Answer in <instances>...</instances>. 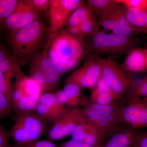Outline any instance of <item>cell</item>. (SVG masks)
<instances>
[{
  "label": "cell",
  "mask_w": 147,
  "mask_h": 147,
  "mask_svg": "<svg viewBox=\"0 0 147 147\" xmlns=\"http://www.w3.org/2000/svg\"><path fill=\"white\" fill-rule=\"evenodd\" d=\"M11 55L21 65H26L45 47L49 30L39 17L26 26L6 34Z\"/></svg>",
  "instance_id": "cell-1"
},
{
  "label": "cell",
  "mask_w": 147,
  "mask_h": 147,
  "mask_svg": "<svg viewBox=\"0 0 147 147\" xmlns=\"http://www.w3.org/2000/svg\"><path fill=\"white\" fill-rule=\"evenodd\" d=\"M126 100L125 96L108 105L92 104L89 100L83 103L81 109L84 117L99 129L108 139L126 126L121 119L122 109Z\"/></svg>",
  "instance_id": "cell-2"
},
{
  "label": "cell",
  "mask_w": 147,
  "mask_h": 147,
  "mask_svg": "<svg viewBox=\"0 0 147 147\" xmlns=\"http://www.w3.org/2000/svg\"><path fill=\"white\" fill-rule=\"evenodd\" d=\"M141 42L138 37L107 33L102 29L92 37L87 38L85 48L90 55L95 57L119 55L128 54Z\"/></svg>",
  "instance_id": "cell-3"
},
{
  "label": "cell",
  "mask_w": 147,
  "mask_h": 147,
  "mask_svg": "<svg viewBox=\"0 0 147 147\" xmlns=\"http://www.w3.org/2000/svg\"><path fill=\"white\" fill-rule=\"evenodd\" d=\"M53 35H49L42 51L30 61V77L37 82L42 94L57 89L59 85L61 75L50 59L48 50Z\"/></svg>",
  "instance_id": "cell-4"
},
{
  "label": "cell",
  "mask_w": 147,
  "mask_h": 147,
  "mask_svg": "<svg viewBox=\"0 0 147 147\" xmlns=\"http://www.w3.org/2000/svg\"><path fill=\"white\" fill-rule=\"evenodd\" d=\"M50 47L69 71L76 68L85 53L82 42L65 30L52 34Z\"/></svg>",
  "instance_id": "cell-5"
},
{
  "label": "cell",
  "mask_w": 147,
  "mask_h": 147,
  "mask_svg": "<svg viewBox=\"0 0 147 147\" xmlns=\"http://www.w3.org/2000/svg\"><path fill=\"white\" fill-rule=\"evenodd\" d=\"M102 71L101 79L115 95L118 100L127 94L134 84L124 69L118 64L109 59L100 58Z\"/></svg>",
  "instance_id": "cell-6"
},
{
  "label": "cell",
  "mask_w": 147,
  "mask_h": 147,
  "mask_svg": "<svg viewBox=\"0 0 147 147\" xmlns=\"http://www.w3.org/2000/svg\"><path fill=\"white\" fill-rule=\"evenodd\" d=\"M115 4L104 14L98 16V24L111 33L127 36H136L144 33L142 29L132 26L127 20L125 7L115 0Z\"/></svg>",
  "instance_id": "cell-7"
},
{
  "label": "cell",
  "mask_w": 147,
  "mask_h": 147,
  "mask_svg": "<svg viewBox=\"0 0 147 147\" xmlns=\"http://www.w3.org/2000/svg\"><path fill=\"white\" fill-rule=\"evenodd\" d=\"M101 71L100 58L90 55L83 65L73 71L65 82L75 83L83 90H92L101 79Z\"/></svg>",
  "instance_id": "cell-8"
},
{
  "label": "cell",
  "mask_w": 147,
  "mask_h": 147,
  "mask_svg": "<svg viewBox=\"0 0 147 147\" xmlns=\"http://www.w3.org/2000/svg\"><path fill=\"white\" fill-rule=\"evenodd\" d=\"M126 98L121 112L123 123L134 128L147 127V99L140 97Z\"/></svg>",
  "instance_id": "cell-9"
},
{
  "label": "cell",
  "mask_w": 147,
  "mask_h": 147,
  "mask_svg": "<svg viewBox=\"0 0 147 147\" xmlns=\"http://www.w3.org/2000/svg\"><path fill=\"white\" fill-rule=\"evenodd\" d=\"M84 3L82 0H50L49 35L59 31L74 11Z\"/></svg>",
  "instance_id": "cell-10"
},
{
  "label": "cell",
  "mask_w": 147,
  "mask_h": 147,
  "mask_svg": "<svg viewBox=\"0 0 147 147\" xmlns=\"http://www.w3.org/2000/svg\"><path fill=\"white\" fill-rule=\"evenodd\" d=\"M32 0H19L13 13L3 24L5 34L26 26L38 18Z\"/></svg>",
  "instance_id": "cell-11"
},
{
  "label": "cell",
  "mask_w": 147,
  "mask_h": 147,
  "mask_svg": "<svg viewBox=\"0 0 147 147\" xmlns=\"http://www.w3.org/2000/svg\"><path fill=\"white\" fill-rule=\"evenodd\" d=\"M84 118L81 108H69L53 124L48 132V139L57 141L71 135L76 125Z\"/></svg>",
  "instance_id": "cell-12"
},
{
  "label": "cell",
  "mask_w": 147,
  "mask_h": 147,
  "mask_svg": "<svg viewBox=\"0 0 147 147\" xmlns=\"http://www.w3.org/2000/svg\"><path fill=\"white\" fill-rule=\"evenodd\" d=\"M15 121L21 124L30 145L38 141L50 130L48 123L35 112L17 113Z\"/></svg>",
  "instance_id": "cell-13"
},
{
  "label": "cell",
  "mask_w": 147,
  "mask_h": 147,
  "mask_svg": "<svg viewBox=\"0 0 147 147\" xmlns=\"http://www.w3.org/2000/svg\"><path fill=\"white\" fill-rule=\"evenodd\" d=\"M21 64L10 54L0 64V91L5 94L11 100L14 85L11 79L14 77Z\"/></svg>",
  "instance_id": "cell-14"
},
{
  "label": "cell",
  "mask_w": 147,
  "mask_h": 147,
  "mask_svg": "<svg viewBox=\"0 0 147 147\" xmlns=\"http://www.w3.org/2000/svg\"><path fill=\"white\" fill-rule=\"evenodd\" d=\"M147 131L126 126L109 138L101 147H133Z\"/></svg>",
  "instance_id": "cell-15"
},
{
  "label": "cell",
  "mask_w": 147,
  "mask_h": 147,
  "mask_svg": "<svg viewBox=\"0 0 147 147\" xmlns=\"http://www.w3.org/2000/svg\"><path fill=\"white\" fill-rule=\"evenodd\" d=\"M126 57L123 68L131 73H144L147 71V51L146 49L136 47Z\"/></svg>",
  "instance_id": "cell-16"
},
{
  "label": "cell",
  "mask_w": 147,
  "mask_h": 147,
  "mask_svg": "<svg viewBox=\"0 0 147 147\" xmlns=\"http://www.w3.org/2000/svg\"><path fill=\"white\" fill-rule=\"evenodd\" d=\"M14 77L15 82L13 89L18 91L23 97H40L42 94L41 88L38 83L25 75L20 67L17 69Z\"/></svg>",
  "instance_id": "cell-17"
},
{
  "label": "cell",
  "mask_w": 147,
  "mask_h": 147,
  "mask_svg": "<svg viewBox=\"0 0 147 147\" xmlns=\"http://www.w3.org/2000/svg\"><path fill=\"white\" fill-rule=\"evenodd\" d=\"M117 100L115 95L101 79L93 89L89 101L92 104L108 105Z\"/></svg>",
  "instance_id": "cell-18"
},
{
  "label": "cell",
  "mask_w": 147,
  "mask_h": 147,
  "mask_svg": "<svg viewBox=\"0 0 147 147\" xmlns=\"http://www.w3.org/2000/svg\"><path fill=\"white\" fill-rule=\"evenodd\" d=\"M125 15L129 24L142 29L146 33L147 30V11L125 7Z\"/></svg>",
  "instance_id": "cell-19"
},
{
  "label": "cell",
  "mask_w": 147,
  "mask_h": 147,
  "mask_svg": "<svg viewBox=\"0 0 147 147\" xmlns=\"http://www.w3.org/2000/svg\"><path fill=\"white\" fill-rule=\"evenodd\" d=\"M108 140V137L99 129L89 121L86 133L82 142L92 146H101Z\"/></svg>",
  "instance_id": "cell-20"
},
{
  "label": "cell",
  "mask_w": 147,
  "mask_h": 147,
  "mask_svg": "<svg viewBox=\"0 0 147 147\" xmlns=\"http://www.w3.org/2000/svg\"><path fill=\"white\" fill-rule=\"evenodd\" d=\"M94 16V13L91 9L84 3L71 14L67 21V27L80 26L84 21Z\"/></svg>",
  "instance_id": "cell-21"
},
{
  "label": "cell",
  "mask_w": 147,
  "mask_h": 147,
  "mask_svg": "<svg viewBox=\"0 0 147 147\" xmlns=\"http://www.w3.org/2000/svg\"><path fill=\"white\" fill-rule=\"evenodd\" d=\"M38 102L47 105L61 115L67 112L69 109L61 104L58 101L54 93L50 92L44 93L40 95Z\"/></svg>",
  "instance_id": "cell-22"
},
{
  "label": "cell",
  "mask_w": 147,
  "mask_h": 147,
  "mask_svg": "<svg viewBox=\"0 0 147 147\" xmlns=\"http://www.w3.org/2000/svg\"><path fill=\"white\" fill-rule=\"evenodd\" d=\"M63 90L73 103L74 108H78L82 104L83 99L80 96L83 90L79 85L73 82H65Z\"/></svg>",
  "instance_id": "cell-23"
},
{
  "label": "cell",
  "mask_w": 147,
  "mask_h": 147,
  "mask_svg": "<svg viewBox=\"0 0 147 147\" xmlns=\"http://www.w3.org/2000/svg\"><path fill=\"white\" fill-rule=\"evenodd\" d=\"M115 3V0H88L86 4L98 17L110 10Z\"/></svg>",
  "instance_id": "cell-24"
},
{
  "label": "cell",
  "mask_w": 147,
  "mask_h": 147,
  "mask_svg": "<svg viewBox=\"0 0 147 147\" xmlns=\"http://www.w3.org/2000/svg\"><path fill=\"white\" fill-rule=\"evenodd\" d=\"M39 97L37 96L22 97L16 104L12 105V108L17 113L34 112L36 107L39 101Z\"/></svg>",
  "instance_id": "cell-25"
},
{
  "label": "cell",
  "mask_w": 147,
  "mask_h": 147,
  "mask_svg": "<svg viewBox=\"0 0 147 147\" xmlns=\"http://www.w3.org/2000/svg\"><path fill=\"white\" fill-rule=\"evenodd\" d=\"M34 112L37 113L48 123L52 124V125L62 115L47 105L39 102L36 107Z\"/></svg>",
  "instance_id": "cell-26"
},
{
  "label": "cell",
  "mask_w": 147,
  "mask_h": 147,
  "mask_svg": "<svg viewBox=\"0 0 147 147\" xmlns=\"http://www.w3.org/2000/svg\"><path fill=\"white\" fill-rule=\"evenodd\" d=\"M18 3V0H0V26L2 28L3 24L13 13Z\"/></svg>",
  "instance_id": "cell-27"
},
{
  "label": "cell",
  "mask_w": 147,
  "mask_h": 147,
  "mask_svg": "<svg viewBox=\"0 0 147 147\" xmlns=\"http://www.w3.org/2000/svg\"><path fill=\"white\" fill-rule=\"evenodd\" d=\"M80 27L83 33L88 38L92 37L95 34L102 30L94 16L83 22L80 25Z\"/></svg>",
  "instance_id": "cell-28"
},
{
  "label": "cell",
  "mask_w": 147,
  "mask_h": 147,
  "mask_svg": "<svg viewBox=\"0 0 147 147\" xmlns=\"http://www.w3.org/2000/svg\"><path fill=\"white\" fill-rule=\"evenodd\" d=\"M125 97L147 98V76L138 84H134Z\"/></svg>",
  "instance_id": "cell-29"
},
{
  "label": "cell",
  "mask_w": 147,
  "mask_h": 147,
  "mask_svg": "<svg viewBox=\"0 0 147 147\" xmlns=\"http://www.w3.org/2000/svg\"><path fill=\"white\" fill-rule=\"evenodd\" d=\"M89 121L85 117L77 124L71 134V139L82 142L86 135Z\"/></svg>",
  "instance_id": "cell-30"
},
{
  "label": "cell",
  "mask_w": 147,
  "mask_h": 147,
  "mask_svg": "<svg viewBox=\"0 0 147 147\" xmlns=\"http://www.w3.org/2000/svg\"><path fill=\"white\" fill-rule=\"evenodd\" d=\"M12 109L10 98L0 91V122L10 115Z\"/></svg>",
  "instance_id": "cell-31"
},
{
  "label": "cell",
  "mask_w": 147,
  "mask_h": 147,
  "mask_svg": "<svg viewBox=\"0 0 147 147\" xmlns=\"http://www.w3.org/2000/svg\"><path fill=\"white\" fill-rule=\"evenodd\" d=\"M126 8L147 11V0H116Z\"/></svg>",
  "instance_id": "cell-32"
},
{
  "label": "cell",
  "mask_w": 147,
  "mask_h": 147,
  "mask_svg": "<svg viewBox=\"0 0 147 147\" xmlns=\"http://www.w3.org/2000/svg\"><path fill=\"white\" fill-rule=\"evenodd\" d=\"M65 30L69 33L79 39L85 47V43L88 37L83 33L80 28V26L67 27Z\"/></svg>",
  "instance_id": "cell-33"
},
{
  "label": "cell",
  "mask_w": 147,
  "mask_h": 147,
  "mask_svg": "<svg viewBox=\"0 0 147 147\" xmlns=\"http://www.w3.org/2000/svg\"><path fill=\"white\" fill-rule=\"evenodd\" d=\"M10 137L9 131L0 124V147H13L9 145Z\"/></svg>",
  "instance_id": "cell-34"
},
{
  "label": "cell",
  "mask_w": 147,
  "mask_h": 147,
  "mask_svg": "<svg viewBox=\"0 0 147 147\" xmlns=\"http://www.w3.org/2000/svg\"><path fill=\"white\" fill-rule=\"evenodd\" d=\"M59 102L62 105L71 106L74 108L73 104L63 90H59L54 93Z\"/></svg>",
  "instance_id": "cell-35"
},
{
  "label": "cell",
  "mask_w": 147,
  "mask_h": 147,
  "mask_svg": "<svg viewBox=\"0 0 147 147\" xmlns=\"http://www.w3.org/2000/svg\"><path fill=\"white\" fill-rule=\"evenodd\" d=\"M32 2L35 9L37 12H46L50 9V0H32Z\"/></svg>",
  "instance_id": "cell-36"
},
{
  "label": "cell",
  "mask_w": 147,
  "mask_h": 147,
  "mask_svg": "<svg viewBox=\"0 0 147 147\" xmlns=\"http://www.w3.org/2000/svg\"><path fill=\"white\" fill-rule=\"evenodd\" d=\"M102 146H92L84 142L71 139L61 144L59 147H101Z\"/></svg>",
  "instance_id": "cell-37"
},
{
  "label": "cell",
  "mask_w": 147,
  "mask_h": 147,
  "mask_svg": "<svg viewBox=\"0 0 147 147\" xmlns=\"http://www.w3.org/2000/svg\"><path fill=\"white\" fill-rule=\"evenodd\" d=\"M53 142L48 140L38 141L26 147H59Z\"/></svg>",
  "instance_id": "cell-38"
},
{
  "label": "cell",
  "mask_w": 147,
  "mask_h": 147,
  "mask_svg": "<svg viewBox=\"0 0 147 147\" xmlns=\"http://www.w3.org/2000/svg\"><path fill=\"white\" fill-rule=\"evenodd\" d=\"M133 147H147V131L139 138Z\"/></svg>",
  "instance_id": "cell-39"
},
{
  "label": "cell",
  "mask_w": 147,
  "mask_h": 147,
  "mask_svg": "<svg viewBox=\"0 0 147 147\" xmlns=\"http://www.w3.org/2000/svg\"><path fill=\"white\" fill-rule=\"evenodd\" d=\"M10 55L6 48L0 43V64Z\"/></svg>",
  "instance_id": "cell-40"
},
{
  "label": "cell",
  "mask_w": 147,
  "mask_h": 147,
  "mask_svg": "<svg viewBox=\"0 0 147 147\" xmlns=\"http://www.w3.org/2000/svg\"><path fill=\"white\" fill-rule=\"evenodd\" d=\"M4 34H5L4 31L3 30L2 28L0 26V40L3 37V36Z\"/></svg>",
  "instance_id": "cell-41"
},
{
  "label": "cell",
  "mask_w": 147,
  "mask_h": 147,
  "mask_svg": "<svg viewBox=\"0 0 147 147\" xmlns=\"http://www.w3.org/2000/svg\"><path fill=\"white\" fill-rule=\"evenodd\" d=\"M145 33L146 34H147V30H146V33Z\"/></svg>",
  "instance_id": "cell-42"
},
{
  "label": "cell",
  "mask_w": 147,
  "mask_h": 147,
  "mask_svg": "<svg viewBox=\"0 0 147 147\" xmlns=\"http://www.w3.org/2000/svg\"><path fill=\"white\" fill-rule=\"evenodd\" d=\"M146 98V99H147V98Z\"/></svg>",
  "instance_id": "cell-43"
},
{
  "label": "cell",
  "mask_w": 147,
  "mask_h": 147,
  "mask_svg": "<svg viewBox=\"0 0 147 147\" xmlns=\"http://www.w3.org/2000/svg\"><path fill=\"white\" fill-rule=\"evenodd\" d=\"M146 49L147 51V48H146Z\"/></svg>",
  "instance_id": "cell-44"
}]
</instances>
